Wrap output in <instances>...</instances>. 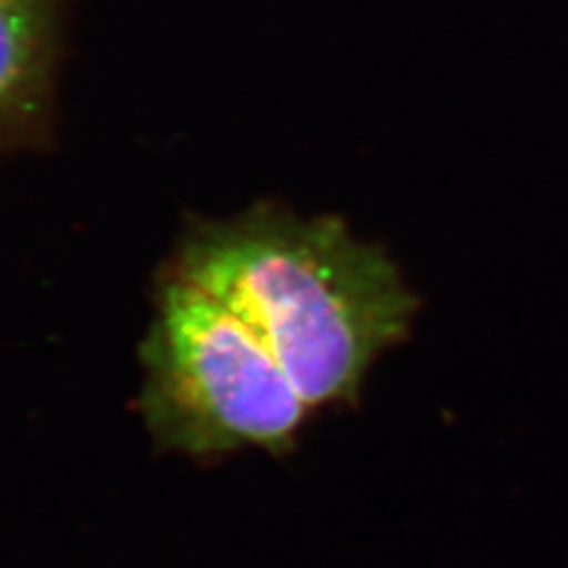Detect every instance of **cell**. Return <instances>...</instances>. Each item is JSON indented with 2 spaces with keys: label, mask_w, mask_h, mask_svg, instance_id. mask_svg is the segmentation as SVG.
Returning a JSON list of instances; mask_svg holds the SVG:
<instances>
[{
  "label": "cell",
  "mask_w": 568,
  "mask_h": 568,
  "mask_svg": "<svg viewBox=\"0 0 568 568\" xmlns=\"http://www.w3.org/2000/svg\"><path fill=\"white\" fill-rule=\"evenodd\" d=\"M175 277L237 313L273 351L311 410L358 396L367 369L398 344L417 296L382 248L339 219L258 209L209 227Z\"/></svg>",
  "instance_id": "1"
},
{
  "label": "cell",
  "mask_w": 568,
  "mask_h": 568,
  "mask_svg": "<svg viewBox=\"0 0 568 568\" xmlns=\"http://www.w3.org/2000/svg\"><path fill=\"white\" fill-rule=\"evenodd\" d=\"M31 3H48V0H31Z\"/></svg>",
  "instance_id": "4"
},
{
  "label": "cell",
  "mask_w": 568,
  "mask_h": 568,
  "mask_svg": "<svg viewBox=\"0 0 568 568\" xmlns=\"http://www.w3.org/2000/svg\"><path fill=\"white\" fill-rule=\"evenodd\" d=\"M45 45V3L0 0V119L36 83Z\"/></svg>",
  "instance_id": "3"
},
{
  "label": "cell",
  "mask_w": 568,
  "mask_h": 568,
  "mask_svg": "<svg viewBox=\"0 0 568 568\" xmlns=\"http://www.w3.org/2000/svg\"><path fill=\"white\" fill-rule=\"evenodd\" d=\"M145 365L150 417L185 450L280 448L311 413L261 336L175 275L159 304Z\"/></svg>",
  "instance_id": "2"
}]
</instances>
